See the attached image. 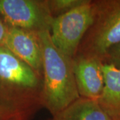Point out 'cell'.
<instances>
[{
  "mask_svg": "<svg viewBox=\"0 0 120 120\" xmlns=\"http://www.w3.org/2000/svg\"><path fill=\"white\" fill-rule=\"evenodd\" d=\"M72 64L80 98L98 100L104 86L103 61L93 56L76 54L72 58Z\"/></svg>",
  "mask_w": 120,
  "mask_h": 120,
  "instance_id": "6",
  "label": "cell"
},
{
  "mask_svg": "<svg viewBox=\"0 0 120 120\" xmlns=\"http://www.w3.org/2000/svg\"><path fill=\"white\" fill-rule=\"evenodd\" d=\"M0 120H26L21 116L0 109Z\"/></svg>",
  "mask_w": 120,
  "mask_h": 120,
  "instance_id": "12",
  "label": "cell"
},
{
  "mask_svg": "<svg viewBox=\"0 0 120 120\" xmlns=\"http://www.w3.org/2000/svg\"><path fill=\"white\" fill-rule=\"evenodd\" d=\"M87 0H47L50 13L53 18L68 12L83 4Z\"/></svg>",
  "mask_w": 120,
  "mask_h": 120,
  "instance_id": "10",
  "label": "cell"
},
{
  "mask_svg": "<svg viewBox=\"0 0 120 120\" xmlns=\"http://www.w3.org/2000/svg\"><path fill=\"white\" fill-rule=\"evenodd\" d=\"M92 24L76 54L103 61L107 51L120 42V0H95Z\"/></svg>",
  "mask_w": 120,
  "mask_h": 120,
  "instance_id": "3",
  "label": "cell"
},
{
  "mask_svg": "<svg viewBox=\"0 0 120 120\" xmlns=\"http://www.w3.org/2000/svg\"><path fill=\"white\" fill-rule=\"evenodd\" d=\"M46 120H112L97 100L79 98Z\"/></svg>",
  "mask_w": 120,
  "mask_h": 120,
  "instance_id": "9",
  "label": "cell"
},
{
  "mask_svg": "<svg viewBox=\"0 0 120 120\" xmlns=\"http://www.w3.org/2000/svg\"><path fill=\"white\" fill-rule=\"evenodd\" d=\"M43 77L0 46V109L31 120L43 107Z\"/></svg>",
  "mask_w": 120,
  "mask_h": 120,
  "instance_id": "1",
  "label": "cell"
},
{
  "mask_svg": "<svg viewBox=\"0 0 120 120\" xmlns=\"http://www.w3.org/2000/svg\"><path fill=\"white\" fill-rule=\"evenodd\" d=\"M94 1L55 17L52 22L50 37L54 45L70 58L77 53L82 39L94 20Z\"/></svg>",
  "mask_w": 120,
  "mask_h": 120,
  "instance_id": "4",
  "label": "cell"
},
{
  "mask_svg": "<svg viewBox=\"0 0 120 120\" xmlns=\"http://www.w3.org/2000/svg\"><path fill=\"white\" fill-rule=\"evenodd\" d=\"M103 62L109 64L120 69V42L107 51L103 58Z\"/></svg>",
  "mask_w": 120,
  "mask_h": 120,
  "instance_id": "11",
  "label": "cell"
},
{
  "mask_svg": "<svg viewBox=\"0 0 120 120\" xmlns=\"http://www.w3.org/2000/svg\"><path fill=\"white\" fill-rule=\"evenodd\" d=\"M9 26L0 15V46L3 45L8 31Z\"/></svg>",
  "mask_w": 120,
  "mask_h": 120,
  "instance_id": "13",
  "label": "cell"
},
{
  "mask_svg": "<svg viewBox=\"0 0 120 120\" xmlns=\"http://www.w3.org/2000/svg\"><path fill=\"white\" fill-rule=\"evenodd\" d=\"M0 15L9 27L49 31L53 17L47 0H0Z\"/></svg>",
  "mask_w": 120,
  "mask_h": 120,
  "instance_id": "5",
  "label": "cell"
},
{
  "mask_svg": "<svg viewBox=\"0 0 120 120\" xmlns=\"http://www.w3.org/2000/svg\"><path fill=\"white\" fill-rule=\"evenodd\" d=\"M3 45L43 77V56L38 33L9 27Z\"/></svg>",
  "mask_w": 120,
  "mask_h": 120,
  "instance_id": "7",
  "label": "cell"
},
{
  "mask_svg": "<svg viewBox=\"0 0 120 120\" xmlns=\"http://www.w3.org/2000/svg\"><path fill=\"white\" fill-rule=\"evenodd\" d=\"M43 56V107L54 115L80 98L72 58L54 45L49 31L38 33Z\"/></svg>",
  "mask_w": 120,
  "mask_h": 120,
  "instance_id": "2",
  "label": "cell"
},
{
  "mask_svg": "<svg viewBox=\"0 0 120 120\" xmlns=\"http://www.w3.org/2000/svg\"><path fill=\"white\" fill-rule=\"evenodd\" d=\"M104 86L97 100L99 107L112 120H120V69L104 63Z\"/></svg>",
  "mask_w": 120,
  "mask_h": 120,
  "instance_id": "8",
  "label": "cell"
}]
</instances>
